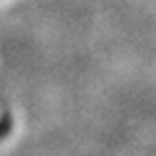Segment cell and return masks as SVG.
Listing matches in <instances>:
<instances>
[{
	"label": "cell",
	"mask_w": 156,
	"mask_h": 156,
	"mask_svg": "<svg viewBox=\"0 0 156 156\" xmlns=\"http://www.w3.org/2000/svg\"><path fill=\"white\" fill-rule=\"evenodd\" d=\"M12 130V122H10V116L8 114H4V116L0 118V140L4 138L6 134Z\"/></svg>",
	"instance_id": "6da1fadb"
}]
</instances>
